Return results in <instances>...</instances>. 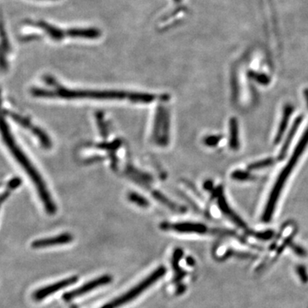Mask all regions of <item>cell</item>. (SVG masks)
<instances>
[{"label": "cell", "mask_w": 308, "mask_h": 308, "mask_svg": "<svg viewBox=\"0 0 308 308\" xmlns=\"http://www.w3.org/2000/svg\"><path fill=\"white\" fill-rule=\"evenodd\" d=\"M78 277L77 276H71L69 278L64 279L59 282H55L53 284L48 285L46 287L40 288L38 290H36L35 293H33V298L36 299L37 301L44 299L47 297L50 296L53 293H57L59 290L64 289L65 287H69L71 285L74 284L75 282H77Z\"/></svg>", "instance_id": "9"}, {"label": "cell", "mask_w": 308, "mask_h": 308, "mask_svg": "<svg viewBox=\"0 0 308 308\" xmlns=\"http://www.w3.org/2000/svg\"><path fill=\"white\" fill-rule=\"evenodd\" d=\"M252 77L256 80V81H258L259 83H264V84H266L269 82V79L267 78L264 75H257V74L253 73L252 74Z\"/></svg>", "instance_id": "23"}, {"label": "cell", "mask_w": 308, "mask_h": 308, "mask_svg": "<svg viewBox=\"0 0 308 308\" xmlns=\"http://www.w3.org/2000/svg\"><path fill=\"white\" fill-rule=\"evenodd\" d=\"M292 112H293V107L292 106H289V105L285 106L284 110H283V114H282V121L280 123L278 130H277V134H276V141H275L276 143H277L280 141V139L282 138V135H283V133H284L286 128H287V124L288 123V120H289Z\"/></svg>", "instance_id": "14"}, {"label": "cell", "mask_w": 308, "mask_h": 308, "mask_svg": "<svg viewBox=\"0 0 308 308\" xmlns=\"http://www.w3.org/2000/svg\"><path fill=\"white\" fill-rule=\"evenodd\" d=\"M170 135V117L167 109L159 106L156 112L152 137L154 142L160 147H165L169 143Z\"/></svg>", "instance_id": "5"}, {"label": "cell", "mask_w": 308, "mask_h": 308, "mask_svg": "<svg viewBox=\"0 0 308 308\" xmlns=\"http://www.w3.org/2000/svg\"><path fill=\"white\" fill-rule=\"evenodd\" d=\"M73 241V235L70 233H65L61 235L53 236V237L39 239L33 241L31 246L33 248H46L49 246H57V245H64V244L71 243Z\"/></svg>", "instance_id": "10"}, {"label": "cell", "mask_w": 308, "mask_h": 308, "mask_svg": "<svg viewBox=\"0 0 308 308\" xmlns=\"http://www.w3.org/2000/svg\"><path fill=\"white\" fill-rule=\"evenodd\" d=\"M67 32L68 36L77 38L96 39L100 36V30L96 29H72Z\"/></svg>", "instance_id": "12"}, {"label": "cell", "mask_w": 308, "mask_h": 308, "mask_svg": "<svg viewBox=\"0 0 308 308\" xmlns=\"http://www.w3.org/2000/svg\"><path fill=\"white\" fill-rule=\"evenodd\" d=\"M180 1H181V0H175V2H176V3H179Z\"/></svg>", "instance_id": "26"}, {"label": "cell", "mask_w": 308, "mask_h": 308, "mask_svg": "<svg viewBox=\"0 0 308 308\" xmlns=\"http://www.w3.org/2000/svg\"><path fill=\"white\" fill-rule=\"evenodd\" d=\"M301 119H302L301 118H297L295 123H294L293 127H292V129H291L290 131H289V134L287 135V140L285 141L284 145H283V147H282V150H281V152H280L279 159H283V158H284L286 150L287 149V147L289 146V143H290L292 139H293V135H294V134L296 132L297 129H298V127H299V123H300Z\"/></svg>", "instance_id": "16"}, {"label": "cell", "mask_w": 308, "mask_h": 308, "mask_svg": "<svg viewBox=\"0 0 308 308\" xmlns=\"http://www.w3.org/2000/svg\"><path fill=\"white\" fill-rule=\"evenodd\" d=\"M238 124L235 118H232L229 122V146L232 149L237 150L239 147V138H238Z\"/></svg>", "instance_id": "15"}, {"label": "cell", "mask_w": 308, "mask_h": 308, "mask_svg": "<svg viewBox=\"0 0 308 308\" xmlns=\"http://www.w3.org/2000/svg\"><path fill=\"white\" fill-rule=\"evenodd\" d=\"M304 94H305V100H306V101H307V106H308V89H306V90H305V93H304Z\"/></svg>", "instance_id": "25"}, {"label": "cell", "mask_w": 308, "mask_h": 308, "mask_svg": "<svg viewBox=\"0 0 308 308\" xmlns=\"http://www.w3.org/2000/svg\"><path fill=\"white\" fill-rule=\"evenodd\" d=\"M165 273H166L165 267H159L158 269H156L151 275L147 276V278L141 281L138 285L132 287L130 290L128 291L122 296L112 300V302L107 303L101 308H118L121 305L130 302L136 297H138L141 293H143L144 291L147 290L150 286L154 284L158 280L163 277L165 275Z\"/></svg>", "instance_id": "4"}, {"label": "cell", "mask_w": 308, "mask_h": 308, "mask_svg": "<svg viewBox=\"0 0 308 308\" xmlns=\"http://www.w3.org/2000/svg\"><path fill=\"white\" fill-rule=\"evenodd\" d=\"M308 145V128L305 129V132L303 134L302 137L299 140V142L297 144L295 149L293 151V153L291 156L289 161L287 163V165L283 168L281 174L279 175L277 177L276 182H275V186L273 187L272 190L270 192V196H269V200L267 202L266 205H265V208H264V212H263V216H262V220L268 223L270 222L271 217H272L273 213L276 208V203L278 200L280 194L282 192L283 186H284L285 182L287 181L288 176L290 175L292 170H293V167L296 165L297 162L299 159V157L301 156L304 151H305V147H307Z\"/></svg>", "instance_id": "3"}, {"label": "cell", "mask_w": 308, "mask_h": 308, "mask_svg": "<svg viewBox=\"0 0 308 308\" xmlns=\"http://www.w3.org/2000/svg\"><path fill=\"white\" fill-rule=\"evenodd\" d=\"M5 112H6V114L9 116V118H12V120L15 121L16 123L19 124L20 126L30 130L33 135H36V138L38 139V141L41 143V147L45 149L52 148V147H53L52 140L49 137V135H47V133L43 131V129H41V128H39L36 125H34L32 122L24 116L18 114L15 112H9V111Z\"/></svg>", "instance_id": "6"}, {"label": "cell", "mask_w": 308, "mask_h": 308, "mask_svg": "<svg viewBox=\"0 0 308 308\" xmlns=\"http://www.w3.org/2000/svg\"><path fill=\"white\" fill-rule=\"evenodd\" d=\"M37 25L42 30H44L48 34V36L54 41H60L65 38V36H68L67 31L65 32L56 27L51 26L50 24H47L45 22H39Z\"/></svg>", "instance_id": "13"}, {"label": "cell", "mask_w": 308, "mask_h": 308, "mask_svg": "<svg viewBox=\"0 0 308 308\" xmlns=\"http://www.w3.org/2000/svg\"><path fill=\"white\" fill-rule=\"evenodd\" d=\"M296 272L297 275H298L299 279H300V281H301L303 283H306V282H308L307 270H306L304 265H300V264L298 265V266L296 267Z\"/></svg>", "instance_id": "20"}, {"label": "cell", "mask_w": 308, "mask_h": 308, "mask_svg": "<svg viewBox=\"0 0 308 308\" xmlns=\"http://www.w3.org/2000/svg\"><path fill=\"white\" fill-rule=\"evenodd\" d=\"M232 177L234 178V179L240 180V181H245V180H249L251 178H252V176L250 175L248 172H246V171H235L234 173L232 174Z\"/></svg>", "instance_id": "21"}, {"label": "cell", "mask_w": 308, "mask_h": 308, "mask_svg": "<svg viewBox=\"0 0 308 308\" xmlns=\"http://www.w3.org/2000/svg\"><path fill=\"white\" fill-rule=\"evenodd\" d=\"M128 199L131 202L135 203L141 207H147L149 205V202L145 198H143L140 194H136V193H133V192L129 193V195H128Z\"/></svg>", "instance_id": "18"}, {"label": "cell", "mask_w": 308, "mask_h": 308, "mask_svg": "<svg viewBox=\"0 0 308 308\" xmlns=\"http://www.w3.org/2000/svg\"><path fill=\"white\" fill-rule=\"evenodd\" d=\"M112 281V276L104 275V276H101L100 277H98V278L92 280L90 282H87V283L82 285V286L78 287L77 289H74V290L71 291V292H68V293H65V295H64V299L65 300H67V301H70L71 299L82 296L85 293L91 292V291L96 289L99 287L109 284Z\"/></svg>", "instance_id": "7"}, {"label": "cell", "mask_w": 308, "mask_h": 308, "mask_svg": "<svg viewBox=\"0 0 308 308\" xmlns=\"http://www.w3.org/2000/svg\"><path fill=\"white\" fill-rule=\"evenodd\" d=\"M22 183V180L19 177H13L12 179L10 180L8 183H7V188L6 190L4 192L1 196V201L2 203L5 202V200L8 198L10 194L12 193V191L16 190L17 188L20 186Z\"/></svg>", "instance_id": "17"}, {"label": "cell", "mask_w": 308, "mask_h": 308, "mask_svg": "<svg viewBox=\"0 0 308 308\" xmlns=\"http://www.w3.org/2000/svg\"><path fill=\"white\" fill-rule=\"evenodd\" d=\"M220 140L221 137L218 135H212V136L211 135V136L205 138L204 143L209 147H215V146H217V143L220 141Z\"/></svg>", "instance_id": "22"}, {"label": "cell", "mask_w": 308, "mask_h": 308, "mask_svg": "<svg viewBox=\"0 0 308 308\" xmlns=\"http://www.w3.org/2000/svg\"><path fill=\"white\" fill-rule=\"evenodd\" d=\"M2 137L6 143V147L10 150V153L14 157L16 161L18 162L21 167L25 171V173L30 176V179L36 187V192L40 197V200L44 205L45 210L47 214H56L57 206L51 195L50 191L47 188V183L41 176L39 170L36 169L35 164L30 160V158L24 153V150L21 148L15 138L13 137L9 125L6 120L2 121Z\"/></svg>", "instance_id": "2"}, {"label": "cell", "mask_w": 308, "mask_h": 308, "mask_svg": "<svg viewBox=\"0 0 308 308\" xmlns=\"http://www.w3.org/2000/svg\"><path fill=\"white\" fill-rule=\"evenodd\" d=\"M217 198H218V205H219V207H220L223 213H224L227 217H229V219H231L235 224H237L239 227L245 229V228H246V225H245L243 221L241 220V218L238 217L237 215L235 214L234 211H232L231 209L229 208V205L227 204L225 199H224V197H223L222 191H218V192H217Z\"/></svg>", "instance_id": "11"}, {"label": "cell", "mask_w": 308, "mask_h": 308, "mask_svg": "<svg viewBox=\"0 0 308 308\" xmlns=\"http://www.w3.org/2000/svg\"><path fill=\"white\" fill-rule=\"evenodd\" d=\"M188 263H189L190 265H192V264H194V259L191 258H188Z\"/></svg>", "instance_id": "24"}, {"label": "cell", "mask_w": 308, "mask_h": 308, "mask_svg": "<svg viewBox=\"0 0 308 308\" xmlns=\"http://www.w3.org/2000/svg\"><path fill=\"white\" fill-rule=\"evenodd\" d=\"M52 89L33 88L34 97L62 100H126L135 104H150L158 99L156 94L141 92L118 91V90H73L53 83Z\"/></svg>", "instance_id": "1"}, {"label": "cell", "mask_w": 308, "mask_h": 308, "mask_svg": "<svg viewBox=\"0 0 308 308\" xmlns=\"http://www.w3.org/2000/svg\"><path fill=\"white\" fill-rule=\"evenodd\" d=\"M162 229L173 230L183 234H207L210 229L202 223L182 222V223H163L160 225Z\"/></svg>", "instance_id": "8"}, {"label": "cell", "mask_w": 308, "mask_h": 308, "mask_svg": "<svg viewBox=\"0 0 308 308\" xmlns=\"http://www.w3.org/2000/svg\"><path fill=\"white\" fill-rule=\"evenodd\" d=\"M273 162H274L273 159H266L261 160V161L256 162L254 164H252L248 166V170H259V169L268 167L273 164Z\"/></svg>", "instance_id": "19"}]
</instances>
